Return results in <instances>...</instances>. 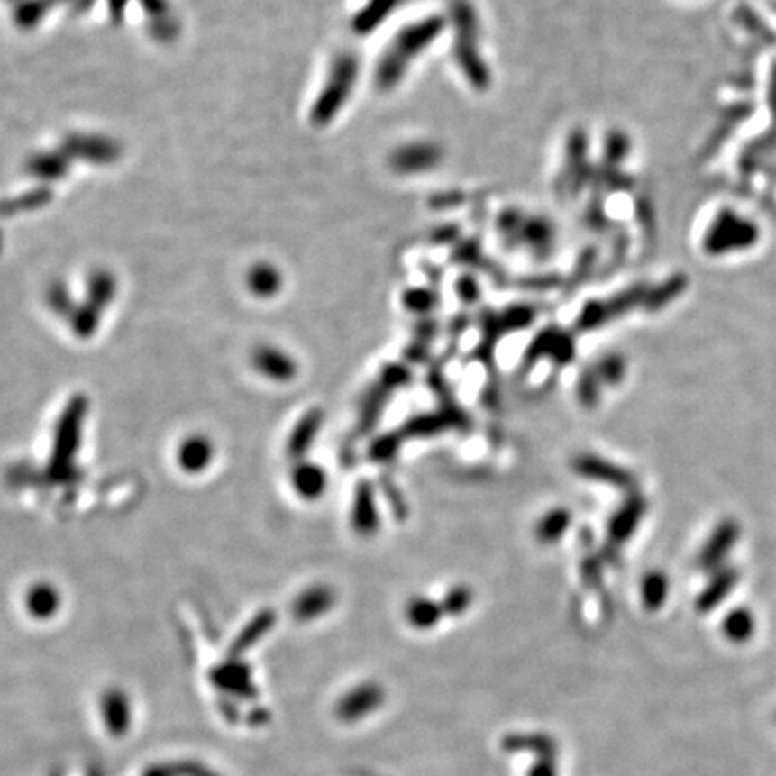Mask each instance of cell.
<instances>
[{"instance_id":"cell-1","label":"cell","mask_w":776,"mask_h":776,"mask_svg":"<svg viewBox=\"0 0 776 776\" xmlns=\"http://www.w3.org/2000/svg\"><path fill=\"white\" fill-rule=\"evenodd\" d=\"M573 470L579 477L588 480L604 482L607 486H615L627 491H633L636 488V479L633 473H629L622 466L609 462L607 459H602L591 453H584L577 457L573 461Z\"/></svg>"},{"instance_id":"cell-2","label":"cell","mask_w":776,"mask_h":776,"mask_svg":"<svg viewBox=\"0 0 776 776\" xmlns=\"http://www.w3.org/2000/svg\"><path fill=\"white\" fill-rule=\"evenodd\" d=\"M741 526L735 519H725L721 521L708 541L705 543L701 553H699V566L707 571H716L723 568L725 559L734 550L735 543L739 541Z\"/></svg>"},{"instance_id":"cell-3","label":"cell","mask_w":776,"mask_h":776,"mask_svg":"<svg viewBox=\"0 0 776 776\" xmlns=\"http://www.w3.org/2000/svg\"><path fill=\"white\" fill-rule=\"evenodd\" d=\"M351 523L358 535L370 537L379 528V511L376 504V493L370 482L361 480L356 486L352 509H351Z\"/></svg>"},{"instance_id":"cell-4","label":"cell","mask_w":776,"mask_h":776,"mask_svg":"<svg viewBox=\"0 0 776 776\" xmlns=\"http://www.w3.org/2000/svg\"><path fill=\"white\" fill-rule=\"evenodd\" d=\"M645 511H647V504L640 495H631L624 502V506L611 516L607 523V535H609L611 546L618 548V544L625 543L634 534Z\"/></svg>"},{"instance_id":"cell-5","label":"cell","mask_w":776,"mask_h":776,"mask_svg":"<svg viewBox=\"0 0 776 776\" xmlns=\"http://www.w3.org/2000/svg\"><path fill=\"white\" fill-rule=\"evenodd\" d=\"M575 354V347L570 336L564 333L555 331H544L541 333L534 343H530V349L525 354V363L530 365L541 356L553 358L557 365H568Z\"/></svg>"},{"instance_id":"cell-6","label":"cell","mask_w":776,"mask_h":776,"mask_svg":"<svg viewBox=\"0 0 776 776\" xmlns=\"http://www.w3.org/2000/svg\"><path fill=\"white\" fill-rule=\"evenodd\" d=\"M737 582H739V570L737 568L723 566V568L716 570V573L712 575V579L708 580V584L705 586V589L698 597V602H696L698 609L701 613H708V611L716 609L732 593V589L737 586Z\"/></svg>"},{"instance_id":"cell-7","label":"cell","mask_w":776,"mask_h":776,"mask_svg":"<svg viewBox=\"0 0 776 776\" xmlns=\"http://www.w3.org/2000/svg\"><path fill=\"white\" fill-rule=\"evenodd\" d=\"M459 415H462L459 410H455V412L444 410L439 414H426V415L414 417L405 425V428L401 430V435L403 437L439 435L455 425H462V419H459Z\"/></svg>"},{"instance_id":"cell-8","label":"cell","mask_w":776,"mask_h":776,"mask_svg":"<svg viewBox=\"0 0 776 776\" xmlns=\"http://www.w3.org/2000/svg\"><path fill=\"white\" fill-rule=\"evenodd\" d=\"M293 486L300 497L315 500L324 495L327 488V477L324 470L315 464H300L293 471Z\"/></svg>"},{"instance_id":"cell-9","label":"cell","mask_w":776,"mask_h":776,"mask_svg":"<svg viewBox=\"0 0 776 776\" xmlns=\"http://www.w3.org/2000/svg\"><path fill=\"white\" fill-rule=\"evenodd\" d=\"M571 525V513L564 507H555L537 521L535 537L543 544H553L564 537Z\"/></svg>"},{"instance_id":"cell-10","label":"cell","mask_w":776,"mask_h":776,"mask_svg":"<svg viewBox=\"0 0 776 776\" xmlns=\"http://www.w3.org/2000/svg\"><path fill=\"white\" fill-rule=\"evenodd\" d=\"M755 616L746 607H737L730 611L723 622L725 636L734 644H746L755 634Z\"/></svg>"},{"instance_id":"cell-11","label":"cell","mask_w":776,"mask_h":776,"mask_svg":"<svg viewBox=\"0 0 776 776\" xmlns=\"http://www.w3.org/2000/svg\"><path fill=\"white\" fill-rule=\"evenodd\" d=\"M640 595H642V602L645 606V609L649 611H656L660 609L669 595V579L663 571L653 570L647 571L642 579L640 584Z\"/></svg>"},{"instance_id":"cell-12","label":"cell","mask_w":776,"mask_h":776,"mask_svg":"<svg viewBox=\"0 0 776 776\" xmlns=\"http://www.w3.org/2000/svg\"><path fill=\"white\" fill-rule=\"evenodd\" d=\"M443 613V606L428 597H414L406 606V616L410 624L419 629L435 625L441 620Z\"/></svg>"},{"instance_id":"cell-13","label":"cell","mask_w":776,"mask_h":776,"mask_svg":"<svg viewBox=\"0 0 776 776\" xmlns=\"http://www.w3.org/2000/svg\"><path fill=\"white\" fill-rule=\"evenodd\" d=\"M334 602V593L327 586H313L297 600L298 616H315L327 611Z\"/></svg>"},{"instance_id":"cell-14","label":"cell","mask_w":776,"mask_h":776,"mask_svg":"<svg viewBox=\"0 0 776 776\" xmlns=\"http://www.w3.org/2000/svg\"><path fill=\"white\" fill-rule=\"evenodd\" d=\"M600 383L615 387L624 381L627 372V363L620 354H606L595 367Z\"/></svg>"},{"instance_id":"cell-15","label":"cell","mask_w":776,"mask_h":776,"mask_svg":"<svg viewBox=\"0 0 776 776\" xmlns=\"http://www.w3.org/2000/svg\"><path fill=\"white\" fill-rule=\"evenodd\" d=\"M320 425H322V414L318 410L307 414L304 417V421L298 425V428L295 430V434H293L291 452L297 453V455L304 453L309 448V444L315 439V435L318 434Z\"/></svg>"},{"instance_id":"cell-16","label":"cell","mask_w":776,"mask_h":776,"mask_svg":"<svg viewBox=\"0 0 776 776\" xmlns=\"http://www.w3.org/2000/svg\"><path fill=\"white\" fill-rule=\"evenodd\" d=\"M600 385L602 383H600L595 369H589V370L582 372V376L579 379V385H577V397H579V401L586 408H593L598 403Z\"/></svg>"},{"instance_id":"cell-17","label":"cell","mask_w":776,"mask_h":776,"mask_svg":"<svg viewBox=\"0 0 776 776\" xmlns=\"http://www.w3.org/2000/svg\"><path fill=\"white\" fill-rule=\"evenodd\" d=\"M405 437L401 435V432L399 434H390V435H383V437H379L372 446H370V457L376 461V462H390L396 455H397V452H399V448H401V441H403Z\"/></svg>"},{"instance_id":"cell-18","label":"cell","mask_w":776,"mask_h":776,"mask_svg":"<svg viewBox=\"0 0 776 776\" xmlns=\"http://www.w3.org/2000/svg\"><path fill=\"white\" fill-rule=\"evenodd\" d=\"M471 602H473V591H471V588H468V586H455V588H452L446 593V597H444V600H443L441 606H443L444 613H448V615H459V613H464L471 606Z\"/></svg>"},{"instance_id":"cell-19","label":"cell","mask_w":776,"mask_h":776,"mask_svg":"<svg viewBox=\"0 0 776 776\" xmlns=\"http://www.w3.org/2000/svg\"><path fill=\"white\" fill-rule=\"evenodd\" d=\"M410 378L412 376H410V370L406 367L392 363V365H387L383 369V372H381V383L379 385H383L387 390H396L397 387L406 385L410 381Z\"/></svg>"},{"instance_id":"cell-20","label":"cell","mask_w":776,"mask_h":776,"mask_svg":"<svg viewBox=\"0 0 776 776\" xmlns=\"http://www.w3.org/2000/svg\"><path fill=\"white\" fill-rule=\"evenodd\" d=\"M385 493H387V497H388L390 500H394V495H399L397 488H396L392 482H388V486H385ZM397 502H399V504H394V511L397 513V516H401V515H403V507H405V504H401V502H403V498H401V497H397Z\"/></svg>"},{"instance_id":"cell-21","label":"cell","mask_w":776,"mask_h":776,"mask_svg":"<svg viewBox=\"0 0 776 776\" xmlns=\"http://www.w3.org/2000/svg\"><path fill=\"white\" fill-rule=\"evenodd\" d=\"M775 719H776V714H775Z\"/></svg>"}]
</instances>
